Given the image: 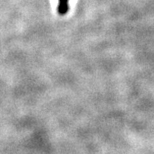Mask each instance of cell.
<instances>
[{
	"label": "cell",
	"instance_id": "6da1fadb",
	"mask_svg": "<svg viewBox=\"0 0 154 154\" xmlns=\"http://www.w3.org/2000/svg\"><path fill=\"white\" fill-rule=\"evenodd\" d=\"M68 10V0H59L58 11L60 14H65Z\"/></svg>",
	"mask_w": 154,
	"mask_h": 154
}]
</instances>
